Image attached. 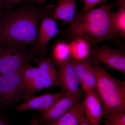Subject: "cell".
<instances>
[{"mask_svg": "<svg viewBox=\"0 0 125 125\" xmlns=\"http://www.w3.org/2000/svg\"><path fill=\"white\" fill-rule=\"evenodd\" d=\"M114 6V3L103 4L97 8L76 12L69 26L58 34L69 41L75 38L83 39L92 47L105 41H112L122 50L123 47L112 23L111 10Z\"/></svg>", "mask_w": 125, "mask_h": 125, "instance_id": "cell-1", "label": "cell"}, {"mask_svg": "<svg viewBox=\"0 0 125 125\" xmlns=\"http://www.w3.org/2000/svg\"><path fill=\"white\" fill-rule=\"evenodd\" d=\"M44 11L31 4L21 6L0 19V42L30 45L35 49Z\"/></svg>", "mask_w": 125, "mask_h": 125, "instance_id": "cell-2", "label": "cell"}, {"mask_svg": "<svg viewBox=\"0 0 125 125\" xmlns=\"http://www.w3.org/2000/svg\"><path fill=\"white\" fill-rule=\"evenodd\" d=\"M92 67L97 78L95 92L101 100L103 117L125 112V81L117 79L100 64L92 59Z\"/></svg>", "mask_w": 125, "mask_h": 125, "instance_id": "cell-3", "label": "cell"}, {"mask_svg": "<svg viewBox=\"0 0 125 125\" xmlns=\"http://www.w3.org/2000/svg\"><path fill=\"white\" fill-rule=\"evenodd\" d=\"M36 51L27 49L25 45L0 43L1 74L13 73L36 58Z\"/></svg>", "mask_w": 125, "mask_h": 125, "instance_id": "cell-4", "label": "cell"}, {"mask_svg": "<svg viewBox=\"0 0 125 125\" xmlns=\"http://www.w3.org/2000/svg\"><path fill=\"white\" fill-rule=\"evenodd\" d=\"M30 95L18 71L0 75V109L6 108Z\"/></svg>", "mask_w": 125, "mask_h": 125, "instance_id": "cell-5", "label": "cell"}, {"mask_svg": "<svg viewBox=\"0 0 125 125\" xmlns=\"http://www.w3.org/2000/svg\"><path fill=\"white\" fill-rule=\"evenodd\" d=\"M91 57L108 69L125 73V53L122 50L106 45H97L91 48Z\"/></svg>", "mask_w": 125, "mask_h": 125, "instance_id": "cell-6", "label": "cell"}, {"mask_svg": "<svg viewBox=\"0 0 125 125\" xmlns=\"http://www.w3.org/2000/svg\"><path fill=\"white\" fill-rule=\"evenodd\" d=\"M41 18L34 50L42 57L46 56L48 43L59 33V31L57 23L54 18L50 17L44 12Z\"/></svg>", "mask_w": 125, "mask_h": 125, "instance_id": "cell-7", "label": "cell"}, {"mask_svg": "<svg viewBox=\"0 0 125 125\" xmlns=\"http://www.w3.org/2000/svg\"><path fill=\"white\" fill-rule=\"evenodd\" d=\"M61 86L65 95L80 96L79 80L72 62V58L57 66Z\"/></svg>", "mask_w": 125, "mask_h": 125, "instance_id": "cell-8", "label": "cell"}, {"mask_svg": "<svg viewBox=\"0 0 125 125\" xmlns=\"http://www.w3.org/2000/svg\"><path fill=\"white\" fill-rule=\"evenodd\" d=\"M79 101L80 96L66 95L62 96L50 107L42 112V117L39 119V124L43 125L56 120Z\"/></svg>", "mask_w": 125, "mask_h": 125, "instance_id": "cell-9", "label": "cell"}, {"mask_svg": "<svg viewBox=\"0 0 125 125\" xmlns=\"http://www.w3.org/2000/svg\"><path fill=\"white\" fill-rule=\"evenodd\" d=\"M62 90L56 94H45L40 96H28L24 102L15 107L16 111L21 112L28 109H33L42 112L50 107L56 101L64 96Z\"/></svg>", "mask_w": 125, "mask_h": 125, "instance_id": "cell-10", "label": "cell"}, {"mask_svg": "<svg viewBox=\"0 0 125 125\" xmlns=\"http://www.w3.org/2000/svg\"><path fill=\"white\" fill-rule=\"evenodd\" d=\"M33 61L37 63L42 79L44 88H53L60 86V75L56 66L50 58L46 57L37 58Z\"/></svg>", "mask_w": 125, "mask_h": 125, "instance_id": "cell-11", "label": "cell"}, {"mask_svg": "<svg viewBox=\"0 0 125 125\" xmlns=\"http://www.w3.org/2000/svg\"><path fill=\"white\" fill-rule=\"evenodd\" d=\"M77 76L84 91H95L97 78L93 69L90 60H78L72 59Z\"/></svg>", "mask_w": 125, "mask_h": 125, "instance_id": "cell-12", "label": "cell"}, {"mask_svg": "<svg viewBox=\"0 0 125 125\" xmlns=\"http://www.w3.org/2000/svg\"><path fill=\"white\" fill-rule=\"evenodd\" d=\"M18 71L30 95L32 96L36 92L45 88L38 67H33L28 63L21 66Z\"/></svg>", "mask_w": 125, "mask_h": 125, "instance_id": "cell-13", "label": "cell"}, {"mask_svg": "<svg viewBox=\"0 0 125 125\" xmlns=\"http://www.w3.org/2000/svg\"><path fill=\"white\" fill-rule=\"evenodd\" d=\"M86 96L83 102L86 116L92 125H100L103 108L100 99L94 90L85 91Z\"/></svg>", "mask_w": 125, "mask_h": 125, "instance_id": "cell-14", "label": "cell"}, {"mask_svg": "<svg viewBox=\"0 0 125 125\" xmlns=\"http://www.w3.org/2000/svg\"><path fill=\"white\" fill-rule=\"evenodd\" d=\"M85 116L83 103L79 102L56 120L41 125H79Z\"/></svg>", "mask_w": 125, "mask_h": 125, "instance_id": "cell-15", "label": "cell"}, {"mask_svg": "<svg viewBox=\"0 0 125 125\" xmlns=\"http://www.w3.org/2000/svg\"><path fill=\"white\" fill-rule=\"evenodd\" d=\"M76 3L74 0H59L53 13V18L70 23L76 14Z\"/></svg>", "mask_w": 125, "mask_h": 125, "instance_id": "cell-16", "label": "cell"}, {"mask_svg": "<svg viewBox=\"0 0 125 125\" xmlns=\"http://www.w3.org/2000/svg\"><path fill=\"white\" fill-rule=\"evenodd\" d=\"M71 50L72 58L78 60H89L92 47L83 39L75 38L69 41Z\"/></svg>", "mask_w": 125, "mask_h": 125, "instance_id": "cell-17", "label": "cell"}, {"mask_svg": "<svg viewBox=\"0 0 125 125\" xmlns=\"http://www.w3.org/2000/svg\"><path fill=\"white\" fill-rule=\"evenodd\" d=\"M50 58L57 66L71 59V48L69 42L60 41L57 42L53 47Z\"/></svg>", "mask_w": 125, "mask_h": 125, "instance_id": "cell-18", "label": "cell"}, {"mask_svg": "<svg viewBox=\"0 0 125 125\" xmlns=\"http://www.w3.org/2000/svg\"><path fill=\"white\" fill-rule=\"evenodd\" d=\"M113 28L118 37L125 39V7H120L115 12H112Z\"/></svg>", "mask_w": 125, "mask_h": 125, "instance_id": "cell-19", "label": "cell"}, {"mask_svg": "<svg viewBox=\"0 0 125 125\" xmlns=\"http://www.w3.org/2000/svg\"><path fill=\"white\" fill-rule=\"evenodd\" d=\"M104 117L112 125H125V112L111 113Z\"/></svg>", "mask_w": 125, "mask_h": 125, "instance_id": "cell-20", "label": "cell"}, {"mask_svg": "<svg viewBox=\"0 0 125 125\" xmlns=\"http://www.w3.org/2000/svg\"><path fill=\"white\" fill-rule=\"evenodd\" d=\"M84 4L82 10H85L94 8L100 4H106L107 0H81Z\"/></svg>", "mask_w": 125, "mask_h": 125, "instance_id": "cell-21", "label": "cell"}, {"mask_svg": "<svg viewBox=\"0 0 125 125\" xmlns=\"http://www.w3.org/2000/svg\"><path fill=\"white\" fill-rule=\"evenodd\" d=\"M29 125H41L39 122V119L36 116H33L31 118Z\"/></svg>", "mask_w": 125, "mask_h": 125, "instance_id": "cell-22", "label": "cell"}, {"mask_svg": "<svg viewBox=\"0 0 125 125\" xmlns=\"http://www.w3.org/2000/svg\"><path fill=\"white\" fill-rule=\"evenodd\" d=\"M0 125H11L9 122L0 113Z\"/></svg>", "mask_w": 125, "mask_h": 125, "instance_id": "cell-23", "label": "cell"}, {"mask_svg": "<svg viewBox=\"0 0 125 125\" xmlns=\"http://www.w3.org/2000/svg\"><path fill=\"white\" fill-rule=\"evenodd\" d=\"M114 6H117L119 7H125V0H117L114 2Z\"/></svg>", "mask_w": 125, "mask_h": 125, "instance_id": "cell-24", "label": "cell"}, {"mask_svg": "<svg viewBox=\"0 0 125 125\" xmlns=\"http://www.w3.org/2000/svg\"><path fill=\"white\" fill-rule=\"evenodd\" d=\"M79 125H92L90 124L87 118V117L85 116L81 121V122Z\"/></svg>", "mask_w": 125, "mask_h": 125, "instance_id": "cell-25", "label": "cell"}, {"mask_svg": "<svg viewBox=\"0 0 125 125\" xmlns=\"http://www.w3.org/2000/svg\"><path fill=\"white\" fill-rule=\"evenodd\" d=\"M8 0H0V8H1V6L3 5L5 2Z\"/></svg>", "mask_w": 125, "mask_h": 125, "instance_id": "cell-26", "label": "cell"}, {"mask_svg": "<svg viewBox=\"0 0 125 125\" xmlns=\"http://www.w3.org/2000/svg\"><path fill=\"white\" fill-rule=\"evenodd\" d=\"M103 125H112L110 122L107 119H105V124Z\"/></svg>", "mask_w": 125, "mask_h": 125, "instance_id": "cell-27", "label": "cell"}, {"mask_svg": "<svg viewBox=\"0 0 125 125\" xmlns=\"http://www.w3.org/2000/svg\"><path fill=\"white\" fill-rule=\"evenodd\" d=\"M1 74L0 72V75Z\"/></svg>", "mask_w": 125, "mask_h": 125, "instance_id": "cell-28", "label": "cell"}, {"mask_svg": "<svg viewBox=\"0 0 125 125\" xmlns=\"http://www.w3.org/2000/svg\"></svg>", "mask_w": 125, "mask_h": 125, "instance_id": "cell-29", "label": "cell"}]
</instances>
